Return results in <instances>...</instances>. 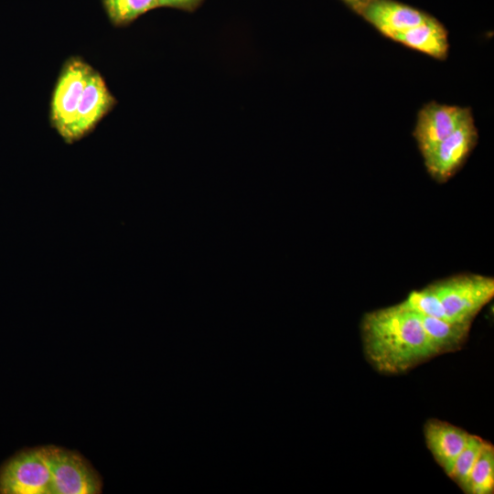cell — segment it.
<instances>
[{
  "mask_svg": "<svg viewBox=\"0 0 494 494\" xmlns=\"http://www.w3.org/2000/svg\"><path fill=\"white\" fill-rule=\"evenodd\" d=\"M448 320L471 322L494 296V279L464 274L431 284Z\"/></svg>",
  "mask_w": 494,
  "mask_h": 494,
  "instance_id": "7a4b0ae2",
  "label": "cell"
},
{
  "mask_svg": "<svg viewBox=\"0 0 494 494\" xmlns=\"http://www.w3.org/2000/svg\"><path fill=\"white\" fill-rule=\"evenodd\" d=\"M472 112L446 137L424 156V166L437 182L448 180L464 164L478 141Z\"/></svg>",
  "mask_w": 494,
  "mask_h": 494,
  "instance_id": "8992f818",
  "label": "cell"
},
{
  "mask_svg": "<svg viewBox=\"0 0 494 494\" xmlns=\"http://www.w3.org/2000/svg\"><path fill=\"white\" fill-rule=\"evenodd\" d=\"M419 317L437 355L459 350L468 337L471 322Z\"/></svg>",
  "mask_w": 494,
  "mask_h": 494,
  "instance_id": "7c38bea8",
  "label": "cell"
},
{
  "mask_svg": "<svg viewBox=\"0 0 494 494\" xmlns=\"http://www.w3.org/2000/svg\"><path fill=\"white\" fill-rule=\"evenodd\" d=\"M360 335L367 361L381 373H403L437 355L419 316L402 302L366 313Z\"/></svg>",
  "mask_w": 494,
  "mask_h": 494,
  "instance_id": "6da1fadb",
  "label": "cell"
},
{
  "mask_svg": "<svg viewBox=\"0 0 494 494\" xmlns=\"http://www.w3.org/2000/svg\"><path fill=\"white\" fill-rule=\"evenodd\" d=\"M392 40L435 59L444 60L448 55L447 30L431 16L399 34Z\"/></svg>",
  "mask_w": 494,
  "mask_h": 494,
  "instance_id": "8fae6325",
  "label": "cell"
},
{
  "mask_svg": "<svg viewBox=\"0 0 494 494\" xmlns=\"http://www.w3.org/2000/svg\"><path fill=\"white\" fill-rule=\"evenodd\" d=\"M92 69L82 58L71 56L64 61L55 82L49 103V123L66 144Z\"/></svg>",
  "mask_w": 494,
  "mask_h": 494,
  "instance_id": "3957f363",
  "label": "cell"
},
{
  "mask_svg": "<svg viewBox=\"0 0 494 494\" xmlns=\"http://www.w3.org/2000/svg\"><path fill=\"white\" fill-rule=\"evenodd\" d=\"M117 100L103 77L92 69L79 102L69 138V145L90 134L115 107Z\"/></svg>",
  "mask_w": 494,
  "mask_h": 494,
  "instance_id": "52a82bcc",
  "label": "cell"
},
{
  "mask_svg": "<svg viewBox=\"0 0 494 494\" xmlns=\"http://www.w3.org/2000/svg\"><path fill=\"white\" fill-rule=\"evenodd\" d=\"M347 5L352 11L360 15L361 11L370 0H341Z\"/></svg>",
  "mask_w": 494,
  "mask_h": 494,
  "instance_id": "ac0fdd59",
  "label": "cell"
},
{
  "mask_svg": "<svg viewBox=\"0 0 494 494\" xmlns=\"http://www.w3.org/2000/svg\"><path fill=\"white\" fill-rule=\"evenodd\" d=\"M471 113L468 107L430 102L418 112L413 136L424 156L434 145L449 135Z\"/></svg>",
  "mask_w": 494,
  "mask_h": 494,
  "instance_id": "ba28073f",
  "label": "cell"
},
{
  "mask_svg": "<svg viewBox=\"0 0 494 494\" xmlns=\"http://www.w3.org/2000/svg\"><path fill=\"white\" fill-rule=\"evenodd\" d=\"M110 23L116 27L129 26L144 14L158 7L157 0H101Z\"/></svg>",
  "mask_w": 494,
  "mask_h": 494,
  "instance_id": "4fadbf2b",
  "label": "cell"
},
{
  "mask_svg": "<svg viewBox=\"0 0 494 494\" xmlns=\"http://www.w3.org/2000/svg\"><path fill=\"white\" fill-rule=\"evenodd\" d=\"M360 16L381 34L392 40L430 15L395 0H370Z\"/></svg>",
  "mask_w": 494,
  "mask_h": 494,
  "instance_id": "9c48e42d",
  "label": "cell"
},
{
  "mask_svg": "<svg viewBox=\"0 0 494 494\" xmlns=\"http://www.w3.org/2000/svg\"><path fill=\"white\" fill-rule=\"evenodd\" d=\"M494 490V447L485 442L469 475L466 493L490 494Z\"/></svg>",
  "mask_w": 494,
  "mask_h": 494,
  "instance_id": "5bb4252c",
  "label": "cell"
},
{
  "mask_svg": "<svg viewBox=\"0 0 494 494\" xmlns=\"http://www.w3.org/2000/svg\"><path fill=\"white\" fill-rule=\"evenodd\" d=\"M481 437L470 435L469 439L456 459L451 472L447 475L465 492L472 467L485 444Z\"/></svg>",
  "mask_w": 494,
  "mask_h": 494,
  "instance_id": "9a60e30c",
  "label": "cell"
},
{
  "mask_svg": "<svg viewBox=\"0 0 494 494\" xmlns=\"http://www.w3.org/2000/svg\"><path fill=\"white\" fill-rule=\"evenodd\" d=\"M424 435L434 459L448 475L470 434L448 422L429 419L424 424Z\"/></svg>",
  "mask_w": 494,
  "mask_h": 494,
  "instance_id": "30bf717a",
  "label": "cell"
},
{
  "mask_svg": "<svg viewBox=\"0 0 494 494\" xmlns=\"http://www.w3.org/2000/svg\"><path fill=\"white\" fill-rule=\"evenodd\" d=\"M0 494H51L47 446L24 448L0 466Z\"/></svg>",
  "mask_w": 494,
  "mask_h": 494,
  "instance_id": "277c9868",
  "label": "cell"
},
{
  "mask_svg": "<svg viewBox=\"0 0 494 494\" xmlns=\"http://www.w3.org/2000/svg\"><path fill=\"white\" fill-rule=\"evenodd\" d=\"M48 446L51 494H99L102 481L91 464L79 452Z\"/></svg>",
  "mask_w": 494,
  "mask_h": 494,
  "instance_id": "5b68a950",
  "label": "cell"
},
{
  "mask_svg": "<svg viewBox=\"0 0 494 494\" xmlns=\"http://www.w3.org/2000/svg\"><path fill=\"white\" fill-rule=\"evenodd\" d=\"M402 304L419 316L447 319L440 298L432 285L411 292Z\"/></svg>",
  "mask_w": 494,
  "mask_h": 494,
  "instance_id": "2e32d148",
  "label": "cell"
},
{
  "mask_svg": "<svg viewBox=\"0 0 494 494\" xmlns=\"http://www.w3.org/2000/svg\"><path fill=\"white\" fill-rule=\"evenodd\" d=\"M204 0H157L158 7H172L184 11L196 10Z\"/></svg>",
  "mask_w": 494,
  "mask_h": 494,
  "instance_id": "e0dca14e",
  "label": "cell"
}]
</instances>
